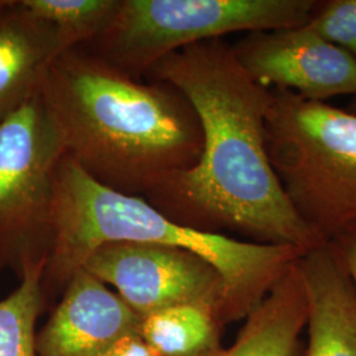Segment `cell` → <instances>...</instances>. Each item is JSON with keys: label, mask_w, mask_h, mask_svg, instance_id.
<instances>
[{"label": "cell", "mask_w": 356, "mask_h": 356, "mask_svg": "<svg viewBox=\"0 0 356 356\" xmlns=\"http://www.w3.org/2000/svg\"><path fill=\"white\" fill-rule=\"evenodd\" d=\"M148 79L179 90L198 115L204 147L197 164L149 191V204L172 220L206 232L301 252L325 243L289 202L268 154L266 122L272 90L257 85L223 38L175 51Z\"/></svg>", "instance_id": "cell-1"}, {"label": "cell", "mask_w": 356, "mask_h": 356, "mask_svg": "<svg viewBox=\"0 0 356 356\" xmlns=\"http://www.w3.org/2000/svg\"><path fill=\"white\" fill-rule=\"evenodd\" d=\"M40 97L65 154L111 191L145 197L202 152L198 115L179 90L145 82L83 47L53 63Z\"/></svg>", "instance_id": "cell-2"}, {"label": "cell", "mask_w": 356, "mask_h": 356, "mask_svg": "<svg viewBox=\"0 0 356 356\" xmlns=\"http://www.w3.org/2000/svg\"><path fill=\"white\" fill-rule=\"evenodd\" d=\"M157 243L184 248L214 267L226 292L227 323L244 319L304 252L241 241L177 223L145 198L111 191L66 154L56 182L54 239L44 292L63 293L86 257L106 243Z\"/></svg>", "instance_id": "cell-3"}, {"label": "cell", "mask_w": 356, "mask_h": 356, "mask_svg": "<svg viewBox=\"0 0 356 356\" xmlns=\"http://www.w3.org/2000/svg\"><path fill=\"white\" fill-rule=\"evenodd\" d=\"M268 154L297 216L319 242L356 222V115L272 90Z\"/></svg>", "instance_id": "cell-4"}, {"label": "cell", "mask_w": 356, "mask_h": 356, "mask_svg": "<svg viewBox=\"0 0 356 356\" xmlns=\"http://www.w3.org/2000/svg\"><path fill=\"white\" fill-rule=\"evenodd\" d=\"M318 0H123L111 24L86 49L132 76L166 56L236 32L307 24Z\"/></svg>", "instance_id": "cell-5"}, {"label": "cell", "mask_w": 356, "mask_h": 356, "mask_svg": "<svg viewBox=\"0 0 356 356\" xmlns=\"http://www.w3.org/2000/svg\"><path fill=\"white\" fill-rule=\"evenodd\" d=\"M65 149L40 94L0 119V269L48 259Z\"/></svg>", "instance_id": "cell-6"}, {"label": "cell", "mask_w": 356, "mask_h": 356, "mask_svg": "<svg viewBox=\"0 0 356 356\" xmlns=\"http://www.w3.org/2000/svg\"><path fill=\"white\" fill-rule=\"evenodd\" d=\"M81 268L113 285L141 318L172 306L201 305L211 307L223 326L229 325L222 277L204 259L184 248L157 243H106Z\"/></svg>", "instance_id": "cell-7"}, {"label": "cell", "mask_w": 356, "mask_h": 356, "mask_svg": "<svg viewBox=\"0 0 356 356\" xmlns=\"http://www.w3.org/2000/svg\"><path fill=\"white\" fill-rule=\"evenodd\" d=\"M232 49L245 73L266 89L314 102L356 95V57L306 24L248 33Z\"/></svg>", "instance_id": "cell-8"}, {"label": "cell", "mask_w": 356, "mask_h": 356, "mask_svg": "<svg viewBox=\"0 0 356 356\" xmlns=\"http://www.w3.org/2000/svg\"><path fill=\"white\" fill-rule=\"evenodd\" d=\"M141 317L86 269L69 279L47 323L36 334L38 356H102L129 335Z\"/></svg>", "instance_id": "cell-9"}, {"label": "cell", "mask_w": 356, "mask_h": 356, "mask_svg": "<svg viewBox=\"0 0 356 356\" xmlns=\"http://www.w3.org/2000/svg\"><path fill=\"white\" fill-rule=\"evenodd\" d=\"M70 44L20 0L0 7V119L38 97L53 63Z\"/></svg>", "instance_id": "cell-10"}, {"label": "cell", "mask_w": 356, "mask_h": 356, "mask_svg": "<svg viewBox=\"0 0 356 356\" xmlns=\"http://www.w3.org/2000/svg\"><path fill=\"white\" fill-rule=\"evenodd\" d=\"M306 356H356V293L327 243L301 256Z\"/></svg>", "instance_id": "cell-11"}, {"label": "cell", "mask_w": 356, "mask_h": 356, "mask_svg": "<svg viewBox=\"0 0 356 356\" xmlns=\"http://www.w3.org/2000/svg\"><path fill=\"white\" fill-rule=\"evenodd\" d=\"M306 321L305 285L297 261L248 313L235 342L202 356H297Z\"/></svg>", "instance_id": "cell-12"}, {"label": "cell", "mask_w": 356, "mask_h": 356, "mask_svg": "<svg viewBox=\"0 0 356 356\" xmlns=\"http://www.w3.org/2000/svg\"><path fill=\"white\" fill-rule=\"evenodd\" d=\"M223 327L211 307L178 305L143 317L139 337L157 356H202L222 346Z\"/></svg>", "instance_id": "cell-13"}, {"label": "cell", "mask_w": 356, "mask_h": 356, "mask_svg": "<svg viewBox=\"0 0 356 356\" xmlns=\"http://www.w3.org/2000/svg\"><path fill=\"white\" fill-rule=\"evenodd\" d=\"M45 266V260L26 264L17 288L0 300V356H38L36 323L47 302Z\"/></svg>", "instance_id": "cell-14"}, {"label": "cell", "mask_w": 356, "mask_h": 356, "mask_svg": "<svg viewBox=\"0 0 356 356\" xmlns=\"http://www.w3.org/2000/svg\"><path fill=\"white\" fill-rule=\"evenodd\" d=\"M36 17L56 26L72 48L86 47L111 24L123 0H20Z\"/></svg>", "instance_id": "cell-15"}, {"label": "cell", "mask_w": 356, "mask_h": 356, "mask_svg": "<svg viewBox=\"0 0 356 356\" xmlns=\"http://www.w3.org/2000/svg\"><path fill=\"white\" fill-rule=\"evenodd\" d=\"M306 26L356 57V0L318 1Z\"/></svg>", "instance_id": "cell-16"}, {"label": "cell", "mask_w": 356, "mask_h": 356, "mask_svg": "<svg viewBox=\"0 0 356 356\" xmlns=\"http://www.w3.org/2000/svg\"><path fill=\"white\" fill-rule=\"evenodd\" d=\"M327 244L356 293V222L341 229Z\"/></svg>", "instance_id": "cell-17"}, {"label": "cell", "mask_w": 356, "mask_h": 356, "mask_svg": "<svg viewBox=\"0 0 356 356\" xmlns=\"http://www.w3.org/2000/svg\"><path fill=\"white\" fill-rule=\"evenodd\" d=\"M102 356H157L139 335H129L115 343Z\"/></svg>", "instance_id": "cell-18"}, {"label": "cell", "mask_w": 356, "mask_h": 356, "mask_svg": "<svg viewBox=\"0 0 356 356\" xmlns=\"http://www.w3.org/2000/svg\"><path fill=\"white\" fill-rule=\"evenodd\" d=\"M348 111L356 115V95L353 97V101L350 103V107H348Z\"/></svg>", "instance_id": "cell-19"}, {"label": "cell", "mask_w": 356, "mask_h": 356, "mask_svg": "<svg viewBox=\"0 0 356 356\" xmlns=\"http://www.w3.org/2000/svg\"><path fill=\"white\" fill-rule=\"evenodd\" d=\"M7 3V0H0V7H3Z\"/></svg>", "instance_id": "cell-20"}]
</instances>
